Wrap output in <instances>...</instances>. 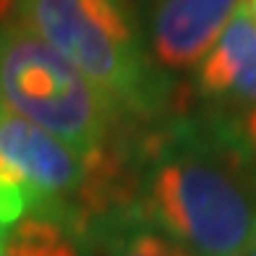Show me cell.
I'll return each mask as SVG.
<instances>
[{
	"label": "cell",
	"instance_id": "6da1fadb",
	"mask_svg": "<svg viewBox=\"0 0 256 256\" xmlns=\"http://www.w3.org/2000/svg\"><path fill=\"white\" fill-rule=\"evenodd\" d=\"M128 209L194 256H246L256 180L212 120H172L126 149Z\"/></svg>",
	"mask_w": 256,
	"mask_h": 256
},
{
	"label": "cell",
	"instance_id": "7a4b0ae2",
	"mask_svg": "<svg viewBox=\"0 0 256 256\" xmlns=\"http://www.w3.org/2000/svg\"><path fill=\"white\" fill-rule=\"evenodd\" d=\"M14 16L126 120L152 123L168 110L170 78L154 66L128 0H16Z\"/></svg>",
	"mask_w": 256,
	"mask_h": 256
},
{
	"label": "cell",
	"instance_id": "3957f363",
	"mask_svg": "<svg viewBox=\"0 0 256 256\" xmlns=\"http://www.w3.org/2000/svg\"><path fill=\"white\" fill-rule=\"evenodd\" d=\"M0 108L60 138L84 160L126 157V118L14 14L0 18Z\"/></svg>",
	"mask_w": 256,
	"mask_h": 256
},
{
	"label": "cell",
	"instance_id": "277c9868",
	"mask_svg": "<svg viewBox=\"0 0 256 256\" xmlns=\"http://www.w3.org/2000/svg\"><path fill=\"white\" fill-rule=\"evenodd\" d=\"M243 0H154L146 50L162 74L196 71Z\"/></svg>",
	"mask_w": 256,
	"mask_h": 256
},
{
	"label": "cell",
	"instance_id": "5b68a950",
	"mask_svg": "<svg viewBox=\"0 0 256 256\" xmlns=\"http://www.w3.org/2000/svg\"><path fill=\"white\" fill-rule=\"evenodd\" d=\"M199 100L232 110L256 108V14L243 0L194 71Z\"/></svg>",
	"mask_w": 256,
	"mask_h": 256
},
{
	"label": "cell",
	"instance_id": "8992f818",
	"mask_svg": "<svg viewBox=\"0 0 256 256\" xmlns=\"http://www.w3.org/2000/svg\"><path fill=\"white\" fill-rule=\"evenodd\" d=\"M94 246L100 256H194L144 222L134 209H118L100 220L92 230V248Z\"/></svg>",
	"mask_w": 256,
	"mask_h": 256
},
{
	"label": "cell",
	"instance_id": "52a82bcc",
	"mask_svg": "<svg viewBox=\"0 0 256 256\" xmlns=\"http://www.w3.org/2000/svg\"><path fill=\"white\" fill-rule=\"evenodd\" d=\"M92 243L58 217L32 214L6 230L3 256H89Z\"/></svg>",
	"mask_w": 256,
	"mask_h": 256
},
{
	"label": "cell",
	"instance_id": "ba28073f",
	"mask_svg": "<svg viewBox=\"0 0 256 256\" xmlns=\"http://www.w3.org/2000/svg\"><path fill=\"white\" fill-rule=\"evenodd\" d=\"M209 120L217 128V134L232 146V152L240 157L248 176L256 180V108L232 110L228 115L217 112Z\"/></svg>",
	"mask_w": 256,
	"mask_h": 256
},
{
	"label": "cell",
	"instance_id": "9c48e42d",
	"mask_svg": "<svg viewBox=\"0 0 256 256\" xmlns=\"http://www.w3.org/2000/svg\"><path fill=\"white\" fill-rule=\"evenodd\" d=\"M246 256H256V243H254V246H251V248L246 251Z\"/></svg>",
	"mask_w": 256,
	"mask_h": 256
},
{
	"label": "cell",
	"instance_id": "30bf717a",
	"mask_svg": "<svg viewBox=\"0 0 256 256\" xmlns=\"http://www.w3.org/2000/svg\"><path fill=\"white\" fill-rule=\"evenodd\" d=\"M246 3L251 6V10H254V14H256V0H246Z\"/></svg>",
	"mask_w": 256,
	"mask_h": 256
}]
</instances>
